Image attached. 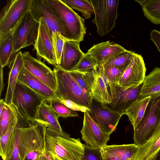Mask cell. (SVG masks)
Segmentation results:
<instances>
[{
  "instance_id": "cell-25",
  "label": "cell",
  "mask_w": 160,
  "mask_h": 160,
  "mask_svg": "<svg viewBox=\"0 0 160 160\" xmlns=\"http://www.w3.org/2000/svg\"><path fill=\"white\" fill-rule=\"evenodd\" d=\"M138 149L135 143L106 145L101 149V151L122 160H136Z\"/></svg>"
},
{
  "instance_id": "cell-28",
  "label": "cell",
  "mask_w": 160,
  "mask_h": 160,
  "mask_svg": "<svg viewBox=\"0 0 160 160\" xmlns=\"http://www.w3.org/2000/svg\"><path fill=\"white\" fill-rule=\"evenodd\" d=\"M142 7L146 17L152 23L160 24V0H135Z\"/></svg>"
},
{
  "instance_id": "cell-31",
  "label": "cell",
  "mask_w": 160,
  "mask_h": 160,
  "mask_svg": "<svg viewBox=\"0 0 160 160\" xmlns=\"http://www.w3.org/2000/svg\"><path fill=\"white\" fill-rule=\"evenodd\" d=\"M106 77L111 96L112 99L115 96L117 84L125 70L111 66L101 65Z\"/></svg>"
},
{
  "instance_id": "cell-13",
  "label": "cell",
  "mask_w": 160,
  "mask_h": 160,
  "mask_svg": "<svg viewBox=\"0 0 160 160\" xmlns=\"http://www.w3.org/2000/svg\"><path fill=\"white\" fill-rule=\"evenodd\" d=\"M34 19L38 22L39 19L42 18L52 40L55 33L59 32L68 40L64 28L58 18L53 12L46 7L42 0H32L29 11Z\"/></svg>"
},
{
  "instance_id": "cell-3",
  "label": "cell",
  "mask_w": 160,
  "mask_h": 160,
  "mask_svg": "<svg viewBox=\"0 0 160 160\" xmlns=\"http://www.w3.org/2000/svg\"><path fill=\"white\" fill-rule=\"evenodd\" d=\"M42 1L59 19L65 30L68 40L81 42L83 40L86 32L83 18L62 0Z\"/></svg>"
},
{
  "instance_id": "cell-24",
  "label": "cell",
  "mask_w": 160,
  "mask_h": 160,
  "mask_svg": "<svg viewBox=\"0 0 160 160\" xmlns=\"http://www.w3.org/2000/svg\"><path fill=\"white\" fill-rule=\"evenodd\" d=\"M160 96V68L156 67L147 76L143 82L140 97H151L153 98Z\"/></svg>"
},
{
  "instance_id": "cell-46",
  "label": "cell",
  "mask_w": 160,
  "mask_h": 160,
  "mask_svg": "<svg viewBox=\"0 0 160 160\" xmlns=\"http://www.w3.org/2000/svg\"><path fill=\"white\" fill-rule=\"evenodd\" d=\"M44 154L47 158V160H53V159L51 157H50L49 156L45 154Z\"/></svg>"
},
{
  "instance_id": "cell-29",
  "label": "cell",
  "mask_w": 160,
  "mask_h": 160,
  "mask_svg": "<svg viewBox=\"0 0 160 160\" xmlns=\"http://www.w3.org/2000/svg\"><path fill=\"white\" fill-rule=\"evenodd\" d=\"M17 124L0 137V155L3 160L9 158L12 153L16 141Z\"/></svg>"
},
{
  "instance_id": "cell-6",
  "label": "cell",
  "mask_w": 160,
  "mask_h": 160,
  "mask_svg": "<svg viewBox=\"0 0 160 160\" xmlns=\"http://www.w3.org/2000/svg\"><path fill=\"white\" fill-rule=\"evenodd\" d=\"M32 0H8L0 14V41L12 32L29 12Z\"/></svg>"
},
{
  "instance_id": "cell-10",
  "label": "cell",
  "mask_w": 160,
  "mask_h": 160,
  "mask_svg": "<svg viewBox=\"0 0 160 160\" xmlns=\"http://www.w3.org/2000/svg\"><path fill=\"white\" fill-rule=\"evenodd\" d=\"M82 73L92 98L104 104L110 103L112 99L102 67L98 65L93 70Z\"/></svg>"
},
{
  "instance_id": "cell-11",
  "label": "cell",
  "mask_w": 160,
  "mask_h": 160,
  "mask_svg": "<svg viewBox=\"0 0 160 160\" xmlns=\"http://www.w3.org/2000/svg\"><path fill=\"white\" fill-rule=\"evenodd\" d=\"M89 109L88 112L91 118L102 130L108 135L115 130L122 116L93 98Z\"/></svg>"
},
{
  "instance_id": "cell-8",
  "label": "cell",
  "mask_w": 160,
  "mask_h": 160,
  "mask_svg": "<svg viewBox=\"0 0 160 160\" xmlns=\"http://www.w3.org/2000/svg\"><path fill=\"white\" fill-rule=\"evenodd\" d=\"M160 120V96L151 98L144 115L134 129L133 138L138 147L145 143L153 135Z\"/></svg>"
},
{
  "instance_id": "cell-39",
  "label": "cell",
  "mask_w": 160,
  "mask_h": 160,
  "mask_svg": "<svg viewBox=\"0 0 160 160\" xmlns=\"http://www.w3.org/2000/svg\"><path fill=\"white\" fill-rule=\"evenodd\" d=\"M56 98L72 110L81 111L83 112L88 111L89 112L90 110L89 108L77 104L71 100L58 98Z\"/></svg>"
},
{
  "instance_id": "cell-40",
  "label": "cell",
  "mask_w": 160,
  "mask_h": 160,
  "mask_svg": "<svg viewBox=\"0 0 160 160\" xmlns=\"http://www.w3.org/2000/svg\"><path fill=\"white\" fill-rule=\"evenodd\" d=\"M150 39L156 46L160 53V31L154 29L150 33Z\"/></svg>"
},
{
  "instance_id": "cell-27",
  "label": "cell",
  "mask_w": 160,
  "mask_h": 160,
  "mask_svg": "<svg viewBox=\"0 0 160 160\" xmlns=\"http://www.w3.org/2000/svg\"><path fill=\"white\" fill-rule=\"evenodd\" d=\"M18 116V113L13 105L6 103L0 113V137L17 124Z\"/></svg>"
},
{
  "instance_id": "cell-18",
  "label": "cell",
  "mask_w": 160,
  "mask_h": 160,
  "mask_svg": "<svg viewBox=\"0 0 160 160\" xmlns=\"http://www.w3.org/2000/svg\"><path fill=\"white\" fill-rule=\"evenodd\" d=\"M80 42L65 41L60 62L57 65L61 68L68 72L72 71L80 62L84 54L80 48Z\"/></svg>"
},
{
  "instance_id": "cell-20",
  "label": "cell",
  "mask_w": 160,
  "mask_h": 160,
  "mask_svg": "<svg viewBox=\"0 0 160 160\" xmlns=\"http://www.w3.org/2000/svg\"><path fill=\"white\" fill-rule=\"evenodd\" d=\"M18 81L26 85L48 101L56 98L54 91L32 74L24 67L21 69Z\"/></svg>"
},
{
  "instance_id": "cell-1",
  "label": "cell",
  "mask_w": 160,
  "mask_h": 160,
  "mask_svg": "<svg viewBox=\"0 0 160 160\" xmlns=\"http://www.w3.org/2000/svg\"><path fill=\"white\" fill-rule=\"evenodd\" d=\"M45 154L59 160H82L84 154L83 144L79 138H71L63 131L47 127Z\"/></svg>"
},
{
  "instance_id": "cell-15",
  "label": "cell",
  "mask_w": 160,
  "mask_h": 160,
  "mask_svg": "<svg viewBox=\"0 0 160 160\" xmlns=\"http://www.w3.org/2000/svg\"><path fill=\"white\" fill-rule=\"evenodd\" d=\"M82 139L92 148L101 149L107 145L110 135L102 131L91 117L88 112H84L81 131Z\"/></svg>"
},
{
  "instance_id": "cell-7",
  "label": "cell",
  "mask_w": 160,
  "mask_h": 160,
  "mask_svg": "<svg viewBox=\"0 0 160 160\" xmlns=\"http://www.w3.org/2000/svg\"><path fill=\"white\" fill-rule=\"evenodd\" d=\"M90 0L95 15L92 22L96 26V33L103 37L110 32L115 26L119 1Z\"/></svg>"
},
{
  "instance_id": "cell-16",
  "label": "cell",
  "mask_w": 160,
  "mask_h": 160,
  "mask_svg": "<svg viewBox=\"0 0 160 160\" xmlns=\"http://www.w3.org/2000/svg\"><path fill=\"white\" fill-rule=\"evenodd\" d=\"M38 35L34 45L37 59L48 64L53 65L57 64L53 46L51 38L48 33L44 20L40 18Z\"/></svg>"
},
{
  "instance_id": "cell-33",
  "label": "cell",
  "mask_w": 160,
  "mask_h": 160,
  "mask_svg": "<svg viewBox=\"0 0 160 160\" xmlns=\"http://www.w3.org/2000/svg\"><path fill=\"white\" fill-rule=\"evenodd\" d=\"M72 9L81 12L85 19L90 18L94 13V9L90 0H62Z\"/></svg>"
},
{
  "instance_id": "cell-43",
  "label": "cell",
  "mask_w": 160,
  "mask_h": 160,
  "mask_svg": "<svg viewBox=\"0 0 160 160\" xmlns=\"http://www.w3.org/2000/svg\"><path fill=\"white\" fill-rule=\"evenodd\" d=\"M3 68L0 65V96L2 94V92L3 91L4 89V84L3 82Z\"/></svg>"
},
{
  "instance_id": "cell-41",
  "label": "cell",
  "mask_w": 160,
  "mask_h": 160,
  "mask_svg": "<svg viewBox=\"0 0 160 160\" xmlns=\"http://www.w3.org/2000/svg\"><path fill=\"white\" fill-rule=\"evenodd\" d=\"M5 160H22L19 154L16 138L15 142L12 153L9 158Z\"/></svg>"
},
{
  "instance_id": "cell-37",
  "label": "cell",
  "mask_w": 160,
  "mask_h": 160,
  "mask_svg": "<svg viewBox=\"0 0 160 160\" xmlns=\"http://www.w3.org/2000/svg\"><path fill=\"white\" fill-rule=\"evenodd\" d=\"M83 146L84 154L82 160H103L101 148H92L85 144Z\"/></svg>"
},
{
  "instance_id": "cell-9",
  "label": "cell",
  "mask_w": 160,
  "mask_h": 160,
  "mask_svg": "<svg viewBox=\"0 0 160 160\" xmlns=\"http://www.w3.org/2000/svg\"><path fill=\"white\" fill-rule=\"evenodd\" d=\"M39 25L30 12L23 18L14 29L13 53L31 45L34 46L37 39Z\"/></svg>"
},
{
  "instance_id": "cell-23",
  "label": "cell",
  "mask_w": 160,
  "mask_h": 160,
  "mask_svg": "<svg viewBox=\"0 0 160 160\" xmlns=\"http://www.w3.org/2000/svg\"><path fill=\"white\" fill-rule=\"evenodd\" d=\"M160 149V120L148 141L139 147L136 160H154Z\"/></svg>"
},
{
  "instance_id": "cell-2",
  "label": "cell",
  "mask_w": 160,
  "mask_h": 160,
  "mask_svg": "<svg viewBox=\"0 0 160 160\" xmlns=\"http://www.w3.org/2000/svg\"><path fill=\"white\" fill-rule=\"evenodd\" d=\"M47 127L39 123L27 128H16V139L22 160H32L45 154V135Z\"/></svg>"
},
{
  "instance_id": "cell-17",
  "label": "cell",
  "mask_w": 160,
  "mask_h": 160,
  "mask_svg": "<svg viewBox=\"0 0 160 160\" xmlns=\"http://www.w3.org/2000/svg\"><path fill=\"white\" fill-rule=\"evenodd\" d=\"M143 83L135 88L122 90L117 85L115 97L111 102L105 104L112 110L122 115L139 97Z\"/></svg>"
},
{
  "instance_id": "cell-34",
  "label": "cell",
  "mask_w": 160,
  "mask_h": 160,
  "mask_svg": "<svg viewBox=\"0 0 160 160\" xmlns=\"http://www.w3.org/2000/svg\"><path fill=\"white\" fill-rule=\"evenodd\" d=\"M47 101L49 102L50 105L58 117L67 118L78 116V113L75 111L68 108L56 98L51 99Z\"/></svg>"
},
{
  "instance_id": "cell-44",
  "label": "cell",
  "mask_w": 160,
  "mask_h": 160,
  "mask_svg": "<svg viewBox=\"0 0 160 160\" xmlns=\"http://www.w3.org/2000/svg\"><path fill=\"white\" fill-rule=\"evenodd\" d=\"M32 160H47L44 154H40Z\"/></svg>"
},
{
  "instance_id": "cell-12",
  "label": "cell",
  "mask_w": 160,
  "mask_h": 160,
  "mask_svg": "<svg viewBox=\"0 0 160 160\" xmlns=\"http://www.w3.org/2000/svg\"><path fill=\"white\" fill-rule=\"evenodd\" d=\"M146 70L143 57L135 53L117 85L122 90L136 88L143 82Z\"/></svg>"
},
{
  "instance_id": "cell-35",
  "label": "cell",
  "mask_w": 160,
  "mask_h": 160,
  "mask_svg": "<svg viewBox=\"0 0 160 160\" xmlns=\"http://www.w3.org/2000/svg\"><path fill=\"white\" fill-rule=\"evenodd\" d=\"M98 66L96 60L88 53H84L80 62L72 71L85 73L95 69Z\"/></svg>"
},
{
  "instance_id": "cell-4",
  "label": "cell",
  "mask_w": 160,
  "mask_h": 160,
  "mask_svg": "<svg viewBox=\"0 0 160 160\" xmlns=\"http://www.w3.org/2000/svg\"><path fill=\"white\" fill-rule=\"evenodd\" d=\"M47 100L23 83L18 81L12 96V103L18 114L32 125L35 124L34 118L38 107Z\"/></svg>"
},
{
  "instance_id": "cell-32",
  "label": "cell",
  "mask_w": 160,
  "mask_h": 160,
  "mask_svg": "<svg viewBox=\"0 0 160 160\" xmlns=\"http://www.w3.org/2000/svg\"><path fill=\"white\" fill-rule=\"evenodd\" d=\"M135 53L126 50L114 56L101 65L111 66L125 70L131 62Z\"/></svg>"
},
{
  "instance_id": "cell-19",
  "label": "cell",
  "mask_w": 160,
  "mask_h": 160,
  "mask_svg": "<svg viewBox=\"0 0 160 160\" xmlns=\"http://www.w3.org/2000/svg\"><path fill=\"white\" fill-rule=\"evenodd\" d=\"M126 50L123 47L114 42L108 41L93 45L87 53L94 58L98 65L100 66L115 55Z\"/></svg>"
},
{
  "instance_id": "cell-14",
  "label": "cell",
  "mask_w": 160,
  "mask_h": 160,
  "mask_svg": "<svg viewBox=\"0 0 160 160\" xmlns=\"http://www.w3.org/2000/svg\"><path fill=\"white\" fill-rule=\"evenodd\" d=\"M22 54L23 67L55 92L57 89V84L53 70L41 60L33 57L29 52H24Z\"/></svg>"
},
{
  "instance_id": "cell-5",
  "label": "cell",
  "mask_w": 160,
  "mask_h": 160,
  "mask_svg": "<svg viewBox=\"0 0 160 160\" xmlns=\"http://www.w3.org/2000/svg\"><path fill=\"white\" fill-rule=\"evenodd\" d=\"M53 70L57 81L55 91L56 98L69 100L89 108L92 99L89 93L76 82L68 72L57 65Z\"/></svg>"
},
{
  "instance_id": "cell-45",
  "label": "cell",
  "mask_w": 160,
  "mask_h": 160,
  "mask_svg": "<svg viewBox=\"0 0 160 160\" xmlns=\"http://www.w3.org/2000/svg\"><path fill=\"white\" fill-rule=\"evenodd\" d=\"M154 160H160V149L156 154Z\"/></svg>"
},
{
  "instance_id": "cell-22",
  "label": "cell",
  "mask_w": 160,
  "mask_h": 160,
  "mask_svg": "<svg viewBox=\"0 0 160 160\" xmlns=\"http://www.w3.org/2000/svg\"><path fill=\"white\" fill-rule=\"evenodd\" d=\"M47 102L44 101L38 107L34 118L35 122L47 127L62 131L58 116Z\"/></svg>"
},
{
  "instance_id": "cell-42",
  "label": "cell",
  "mask_w": 160,
  "mask_h": 160,
  "mask_svg": "<svg viewBox=\"0 0 160 160\" xmlns=\"http://www.w3.org/2000/svg\"><path fill=\"white\" fill-rule=\"evenodd\" d=\"M101 153L103 160H122L117 157L102 152Z\"/></svg>"
},
{
  "instance_id": "cell-26",
  "label": "cell",
  "mask_w": 160,
  "mask_h": 160,
  "mask_svg": "<svg viewBox=\"0 0 160 160\" xmlns=\"http://www.w3.org/2000/svg\"><path fill=\"white\" fill-rule=\"evenodd\" d=\"M151 98V97L141 98L139 96L124 113L128 116L133 129L142 119Z\"/></svg>"
},
{
  "instance_id": "cell-47",
  "label": "cell",
  "mask_w": 160,
  "mask_h": 160,
  "mask_svg": "<svg viewBox=\"0 0 160 160\" xmlns=\"http://www.w3.org/2000/svg\"><path fill=\"white\" fill-rule=\"evenodd\" d=\"M53 159V160H59L57 158L55 157H51Z\"/></svg>"
},
{
  "instance_id": "cell-30",
  "label": "cell",
  "mask_w": 160,
  "mask_h": 160,
  "mask_svg": "<svg viewBox=\"0 0 160 160\" xmlns=\"http://www.w3.org/2000/svg\"><path fill=\"white\" fill-rule=\"evenodd\" d=\"M13 31L0 41V65L3 68L8 65L11 59L16 54L13 53Z\"/></svg>"
},
{
  "instance_id": "cell-36",
  "label": "cell",
  "mask_w": 160,
  "mask_h": 160,
  "mask_svg": "<svg viewBox=\"0 0 160 160\" xmlns=\"http://www.w3.org/2000/svg\"><path fill=\"white\" fill-rule=\"evenodd\" d=\"M65 41L60 33L58 32L55 33L52 41L57 61V65H58L60 63Z\"/></svg>"
},
{
  "instance_id": "cell-38",
  "label": "cell",
  "mask_w": 160,
  "mask_h": 160,
  "mask_svg": "<svg viewBox=\"0 0 160 160\" xmlns=\"http://www.w3.org/2000/svg\"><path fill=\"white\" fill-rule=\"evenodd\" d=\"M76 82L90 94V90L82 73L75 71L68 72Z\"/></svg>"
},
{
  "instance_id": "cell-21",
  "label": "cell",
  "mask_w": 160,
  "mask_h": 160,
  "mask_svg": "<svg viewBox=\"0 0 160 160\" xmlns=\"http://www.w3.org/2000/svg\"><path fill=\"white\" fill-rule=\"evenodd\" d=\"M22 53L20 51L11 59L8 66L10 70L8 84L4 100L8 104H12L14 91L18 82L19 73L23 67L24 61Z\"/></svg>"
}]
</instances>
